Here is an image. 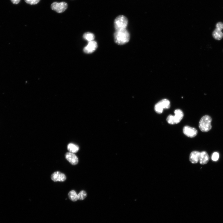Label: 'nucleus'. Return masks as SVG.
<instances>
[{
  "label": "nucleus",
  "instance_id": "1",
  "mask_svg": "<svg viewBox=\"0 0 223 223\" xmlns=\"http://www.w3.org/2000/svg\"><path fill=\"white\" fill-rule=\"evenodd\" d=\"M130 38L129 33L126 29L116 31L114 34L115 41L118 45L126 44L129 42Z\"/></svg>",
  "mask_w": 223,
  "mask_h": 223
},
{
  "label": "nucleus",
  "instance_id": "2",
  "mask_svg": "<svg viewBox=\"0 0 223 223\" xmlns=\"http://www.w3.org/2000/svg\"><path fill=\"white\" fill-rule=\"evenodd\" d=\"M212 118L210 116L206 115L203 116L199 122V129L203 132L210 131L212 129Z\"/></svg>",
  "mask_w": 223,
  "mask_h": 223
},
{
  "label": "nucleus",
  "instance_id": "3",
  "mask_svg": "<svg viewBox=\"0 0 223 223\" xmlns=\"http://www.w3.org/2000/svg\"><path fill=\"white\" fill-rule=\"evenodd\" d=\"M174 115H170L167 118L169 124L172 125L178 124L182 120L184 116L183 112L180 109H177L174 111Z\"/></svg>",
  "mask_w": 223,
  "mask_h": 223
},
{
  "label": "nucleus",
  "instance_id": "4",
  "mask_svg": "<svg viewBox=\"0 0 223 223\" xmlns=\"http://www.w3.org/2000/svg\"><path fill=\"white\" fill-rule=\"evenodd\" d=\"M128 24V19L126 17L119 16L116 17L114 22L115 29L116 31L126 29Z\"/></svg>",
  "mask_w": 223,
  "mask_h": 223
},
{
  "label": "nucleus",
  "instance_id": "5",
  "mask_svg": "<svg viewBox=\"0 0 223 223\" xmlns=\"http://www.w3.org/2000/svg\"><path fill=\"white\" fill-rule=\"evenodd\" d=\"M170 107V102L167 99H163L156 103L154 106L155 111L158 114L163 113V109H169Z\"/></svg>",
  "mask_w": 223,
  "mask_h": 223
},
{
  "label": "nucleus",
  "instance_id": "6",
  "mask_svg": "<svg viewBox=\"0 0 223 223\" xmlns=\"http://www.w3.org/2000/svg\"><path fill=\"white\" fill-rule=\"evenodd\" d=\"M216 28L212 33V36L215 39L220 40L223 38V23L220 22L217 23Z\"/></svg>",
  "mask_w": 223,
  "mask_h": 223
},
{
  "label": "nucleus",
  "instance_id": "7",
  "mask_svg": "<svg viewBox=\"0 0 223 223\" xmlns=\"http://www.w3.org/2000/svg\"><path fill=\"white\" fill-rule=\"evenodd\" d=\"M67 8L68 4L65 2H55L52 3L51 5V8L52 10L58 13L64 12Z\"/></svg>",
  "mask_w": 223,
  "mask_h": 223
},
{
  "label": "nucleus",
  "instance_id": "8",
  "mask_svg": "<svg viewBox=\"0 0 223 223\" xmlns=\"http://www.w3.org/2000/svg\"><path fill=\"white\" fill-rule=\"evenodd\" d=\"M183 132L185 135L191 138L196 136L198 133L197 131L195 128L187 126L183 127Z\"/></svg>",
  "mask_w": 223,
  "mask_h": 223
},
{
  "label": "nucleus",
  "instance_id": "9",
  "mask_svg": "<svg viewBox=\"0 0 223 223\" xmlns=\"http://www.w3.org/2000/svg\"><path fill=\"white\" fill-rule=\"evenodd\" d=\"M98 47L97 42L94 40L88 42L87 45L84 47V52L87 54H91L95 51Z\"/></svg>",
  "mask_w": 223,
  "mask_h": 223
},
{
  "label": "nucleus",
  "instance_id": "10",
  "mask_svg": "<svg viewBox=\"0 0 223 223\" xmlns=\"http://www.w3.org/2000/svg\"><path fill=\"white\" fill-rule=\"evenodd\" d=\"M51 179L55 182H63L65 181L66 177L65 174L59 171L54 172L51 175Z\"/></svg>",
  "mask_w": 223,
  "mask_h": 223
},
{
  "label": "nucleus",
  "instance_id": "11",
  "mask_svg": "<svg viewBox=\"0 0 223 223\" xmlns=\"http://www.w3.org/2000/svg\"><path fill=\"white\" fill-rule=\"evenodd\" d=\"M65 157L66 159L73 165H76L79 163V160L77 156L74 153L69 152H67L65 154Z\"/></svg>",
  "mask_w": 223,
  "mask_h": 223
},
{
  "label": "nucleus",
  "instance_id": "12",
  "mask_svg": "<svg viewBox=\"0 0 223 223\" xmlns=\"http://www.w3.org/2000/svg\"><path fill=\"white\" fill-rule=\"evenodd\" d=\"M200 152L197 151H193L191 153L189 156V160L193 164L197 163L199 161Z\"/></svg>",
  "mask_w": 223,
  "mask_h": 223
},
{
  "label": "nucleus",
  "instance_id": "13",
  "mask_svg": "<svg viewBox=\"0 0 223 223\" xmlns=\"http://www.w3.org/2000/svg\"><path fill=\"white\" fill-rule=\"evenodd\" d=\"M210 157L206 151H202L200 153L199 162L201 165L206 164L209 160Z\"/></svg>",
  "mask_w": 223,
  "mask_h": 223
},
{
  "label": "nucleus",
  "instance_id": "14",
  "mask_svg": "<svg viewBox=\"0 0 223 223\" xmlns=\"http://www.w3.org/2000/svg\"><path fill=\"white\" fill-rule=\"evenodd\" d=\"M67 149L69 152L74 154L77 152L79 148L77 145L73 143H70L68 145Z\"/></svg>",
  "mask_w": 223,
  "mask_h": 223
},
{
  "label": "nucleus",
  "instance_id": "15",
  "mask_svg": "<svg viewBox=\"0 0 223 223\" xmlns=\"http://www.w3.org/2000/svg\"><path fill=\"white\" fill-rule=\"evenodd\" d=\"M68 196L70 200L73 201H76L78 200V195L74 190L70 191L68 193Z\"/></svg>",
  "mask_w": 223,
  "mask_h": 223
},
{
  "label": "nucleus",
  "instance_id": "16",
  "mask_svg": "<svg viewBox=\"0 0 223 223\" xmlns=\"http://www.w3.org/2000/svg\"><path fill=\"white\" fill-rule=\"evenodd\" d=\"M83 37L84 40L88 42L93 41L95 38L94 35L93 33L89 32L84 33Z\"/></svg>",
  "mask_w": 223,
  "mask_h": 223
},
{
  "label": "nucleus",
  "instance_id": "17",
  "mask_svg": "<svg viewBox=\"0 0 223 223\" xmlns=\"http://www.w3.org/2000/svg\"><path fill=\"white\" fill-rule=\"evenodd\" d=\"M78 200H84L87 197V193L84 191H81L78 195Z\"/></svg>",
  "mask_w": 223,
  "mask_h": 223
},
{
  "label": "nucleus",
  "instance_id": "18",
  "mask_svg": "<svg viewBox=\"0 0 223 223\" xmlns=\"http://www.w3.org/2000/svg\"><path fill=\"white\" fill-rule=\"evenodd\" d=\"M219 153L215 152L213 153L211 159L213 161L216 162L219 160Z\"/></svg>",
  "mask_w": 223,
  "mask_h": 223
},
{
  "label": "nucleus",
  "instance_id": "19",
  "mask_svg": "<svg viewBox=\"0 0 223 223\" xmlns=\"http://www.w3.org/2000/svg\"><path fill=\"white\" fill-rule=\"evenodd\" d=\"M40 0H25L26 3L31 5H35L38 3Z\"/></svg>",
  "mask_w": 223,
  "mask_h": 223
},
{
  "label": "nucleus",
  "instance_id": "20",
  "mask_svg": "<svg viewBox=\"0 0 223 223\" xmlns=\"http://www.w3.org/2000/svg\"><path fill=\"white\" fill-rule=\"evenodd\" d=\"M12 2L14 4H17L20 2V0H11Z\"/></svg>",
  "mask_w": 223,
  "mask_h": 223
}]
</instances>
